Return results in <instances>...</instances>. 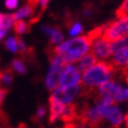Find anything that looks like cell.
Wrapping results in <instances>:
<instances>
[{"mask_svg": "<svg viewBox=\"0 0 128 128\" xmlns=\"http://www.w3.org/2000/svg\"><path fill=\"white\" fill-rule=\"evenodd\" d=\"M102 34L110 42L128 36V13L119 14L114 21L102 28Z\"/></svg>", "mask_w": 128, "mask_h": 128, "instance_id": "cell-5", "label": "cell"}, {"mask_svg": "<svg viewBox=\"0 0 128 128\" xmlns=\"http://www.w3.org/2000/svg\"><path fill=\"white\" fill-rule=\"evenodd\" d=\"M92 39L89 35H81L78 38H70L64 42L55 46L54 54L59 55L65 64H76V62L90 53Z\"/></svg>", "mask_w": 128, "mask_h": 128, "instance_id": "cell-1", "label": "cell"}, {"mask_svg": "<svg viewBox=\"0 0 128 128\" xmlns=\"http://www.w3.org/2000/svg\"><path fill=\"white\" fill-rule=\"evenodd\" d=\"M34 14V8L32 5H25L19 10H16V13L13 14V19L14 21H25L26 19H30L31 16Z\"/></svg>", "mask_w": 128, "mask_h": 128, "instance_id": "cell-14", "label": "cell"}, {"mask_svg": "<svg viewBox=\"0 0 128 128\" xmlns=\"http://www.w3.org/2000/svg\"><path fill=\"white\" fill-rule=\"evenodd\" d=\"M81 78L82 73L80 72L76 65L67 64L64 67L59 87L61 88H74V87H81Z\"/></svg>", "mask_w": 128, "mask_h": 128, "instance_id": "cell-10", "label": "cell"}, {"mask_svg": "<svg viewBox=\"0 0 128 128\" xmlns=\"http://www.w3.org/2000/svg\"><path fill=\"white\" fill-rule=\"evenodd\" d=\"M19 6V0H5V7L10 11H14Z\"/></svg>", "mask_w": 128, "mask_h": 128, "instance_id": "cell-20", "label": "cell"}, {"mask_svg": "<svg viewBox=\"0 0 128 128\" xmlns=\"http://www.w3.org/2000/svg\"><path fill=\"white\" fill-rule=\"evenodd\" d=\"M110 64L113 67L128 70V36L112 41Z\"/></svg>", "mask_w": 128, "mask_h": 128, "instance_id": "cell-6", "label": "cell"}, {"mask_svg": "<svg viewBox=\"0 0 128 128\" xmlns=\"http://www.w3.org/2000/svg\"><path fill=\"white\" fill-rule=\"evenodd\" d=\"M65 65L66 64L64 62V60L59 55L54 54L52 56L46 76H45V86H46V88L48 90L53 92L54 89H56L59 87V82H60V78H61Z\"/></svg>", "mask_w": 128, "mask_h": 128, "instance_id": "cell-7", "label": "cell"}, {"mask_svg": "<svg viewBox=\"0 0 128 128\" xmlns=\"http://www.w3.org/2000/svg\"><path fill=\"white\" fill-rule=\"evenodd\" d=\"M108 104H110V102L98 98V100L94 102V105L89 106V107L84 109V112L81 114L82 121L86 122L87 124H89V126H96V124H99L101 121H104V118H102L104 109H105V107Z\"/></svg>", "mask_w": 128, "mask_h": 128, "instance_id": "cell-8", "label": "cell"}, {"mask_svg": "<svg viewBox=\"0 0 128 128\" xmlns=\"http://www.w3.org/2000/svg\"><path fill=\"white\" fill-rule=\"evenodd\" d=\"M18 42H19V50L20 52H26V50H27V45H26V42H25L22 39H19Z\"/></svg>", "mask_w": 128, "mask_h": 128, "instance_id": "cell-26", "label": "cell"}, {"mask_svg": "<svg viewBox=\"0 0 128 128\" xmlns=\"http://www.w3.org/2000/svg\"><path fill=\"white\" fill-rule=\"evenodd\" d=\"M75 116L73 106H65L61 102L50 98V122L54 124L59 120L70 121Z\"/></svg>", "mask_w": 128, "mask_h": 128, "instance_id": "cell-9", "label": "cell"}, {"mask_svg": "<svg viewBox=\"0 0 128 128\" xmlns=\"http://www.w3.org/2000/svg\"><path fill=\"white\" fill-rule=\"evenodd\" d=\"M96 61L98 60L94 58V55L92 54V53H89V54H86L85 56H82L75 65H76V67H78L79 70H80V72L82 73V72L87 70L88 68H90L93 65H95Z\"/></svg>", "mask_w": 128, "mask_h": 128, "instance_id": "cell-15", "label": "cell"}, {"mask_svg": "<svg viewBox=\"0 0 128 128\" xmlns=\"http://www.w3.org/2000/svg\"><path fill=\"white\" fill-rule=\"evenodd\" d=\"M92 39L90 53L98 61H108L112 58V42L102 34V30H98L89 34Z\"/></svg>", "mask_w": 128, "mask_h": 128, "instance_id": "cell-4", "label": "cell"}, {"mask_svg": "<svg viewBox=\"0 0 128 128\" xmlns=\"http://www.w3.org/2000/svg\"><path fill=\"white\" fill-rule=\"evenodd\" d=\"M98 95L100 99H104L110 104H126L128 102V82H121L112 79L98 89Z\"/></svg>", "mask_w": 128, "mask_h": 128, "instance_id": "cell-3", "label": "cell"}, {"mask_svg": "<svg viewBox=\"0 0 128 128\" xmlns=\"http://www.w3.org/2000/svg\"><path fill=\"white\" fill-rule=\"evenodd\" d=\"M41 31L45 35L48 36L50 44L54 45V46H58L61 42L65 41V34L64 32L58 27H53V26H50V25H42L41 26Z\"/></svg>", "mask_w": 128, "mask_h": 128, "instance_id": "cell-13", "label": "cell"}, {"mask_svg": "<svg viewBox=\"0 0 128 128\" xmlns=\"http://www.w3.org/2000/svg\"><path fill=\"white\" fill-rule=\"evenodd\" d=\"M127 76H128V70H127Z\"/></svg>", "mask_w": 128, "mask_h": 128, "instance_id": "cell-33", "label": "cell"}, {"mask_svg": "<svg viewBox=\"0 0 128 128\" xmlns=\"http://www.w3.org/2000/svg\"><path fill=\"white\" fill-rule=\"evenodd\" d=\"M5 95H6V90L5 89H0V106H1L2 101H4Z\"/></svg>", "mask_w": 128, "mask_h": 128, "instance_id": "cell-27", "label": "cell"}, {"mask_svg": "<svg viewBox=\"0 0 128 128\" xmlns=\"http://www.w3.org/2000/svg\"><path fill=\"white\" fill-rule=\"evenodd\" d=\"M28 30V25L26 21H16V25H14V31H16V34L22 35L25 34Z\"/></svg>", "mask_w": 128, "mask_h": 128, "instance_id": "cell-19", "label": "cell"}, {"mask_svg": "<svg viewBox=\"0 0 128 128\" xmlns=\"http://www.w3.org/2000/svg\"><path fill=\"white\" fill-rule=\"evenodd\" d=\"M126 109H127V113H128V102H127V108H126Z\"/></svg>", "mask_w": 128, "mask_h": 128, "instance_id": "cell-32", "label": "cell"}, {"mask_svg": "<svg viewBox=\"0 0 128 128\" xmlns=\"http://www.w3.org/2000/svg\"><path fill=\"white\" fill-rule=\"evenodd\" d=\"M124 128H128V113H126V119H124Z\"/></svg>", "mask_w": 128, "mask_h": 128, "instance_id": "cell-29", "label": "cell"}, {"mask_svg": "<svg viewBox=\"0 0 128 128\" xmlns=\"http://www.w3.org/2000/svg\"><path fill=\"white\" fill-rule=\"evenodd\" d=\"M50 0H35L36 5H38L40 8H46L47 5L50 4Z\"/></svg>", "mask_w": 128, "mask_h": 128, "instance_id": "cell-25", "label": "cell"}, {"mask_svg": "<svg viewBox=\"0 0 128 128\" xmlns=\"http://www.w3.org/2000/svg\"><path fill=\"white\" fill-rule=\"evenodd\" d=\"M84 14H85L86 16H88L89 14H90V10H89V8H87V10H85V11H84Z\"/></svg>", "mask_w": 128, "mask_h": 128, "instance_id": "cell-30", "label": "cell"}, {"mask_svg": "<svg viewBox=\"0 0 128 128\" xmlns=\"http://www.w3.org/2000/svg\"><path fill=\"white\" fill-rule=\"evenodd\" d=\"M12 70L19 74H25L26 70H27V67H26V64H25L22 60L14 59V60L12 61Z\"/></svg>", "mask_w": 128, "mask_h": 128, "instance_id": "cell-18", "label": "cell"}, {"mask_svg": "<svg viewBox=\"0 0 128 128\" xmlns=\"http://www.w3.org/2000/svg\"><path fill=\"white\" fill-rule=\"evenodd\" d=\"M114 79V67L108 61H96L95 65L82 72L81 86L87 89H99Z\"/></svg>", "mask_w": 128, "mask_h": 128, "instance_id": "cell-2", "label": "cell"}, {"mask_svg": "<svg viewBox=\"0 0 128 128\" xmlns=\"http://www.w3.org/2000/svg\"><path fill=\"white\" fill-rule=\"evenodd\" d=\"M64 128H90L89 124H87L86 122L81 121V122H78V124H67Z\"/></svg>", "mask_w": 128, "mask_h": 128, "instance_id": "cell-22", "label": "cell"}, {"mask_svg": "<svg viewBox=\"0 0 128 128\" xmlns=\"http://www.w3.org/2000/svg\"><path fill=\"white\" fill-rule=\"evenodd\" d=\"M102 118L112 128H121L124 124L126 113L120 105L108 104L104 109Z\"/></svg>", "mask_w": 128, "mask_h": 128, "instance_id": "cell-11", "label": "cell"}, {"mask_svg": "<svg viewBox=\"0 0 128 128\" xmlns=\"http://www.w3.org/2000/svg\"><path fill=\"white\" fill-rule=\"evenodd\" d=\"M18 38L16 36H7L5 40V47L8 52L11 53H18L19 52V42H18Z\"/></svg>", "mask_w": 128, "mask_h": 128, "instance_id": "cell-17", "label": "cell"}, {"mask_svg": "<svg viewBox=\"0 0 128 128\" xmlns=\"http://www.w3.org/2000/svg\"><path fill=\"white\" fill-rule=\"evenodd\" d=\"M46 115H47V108L46 107H45V106H40V107H38V109H36V114H35L36 119H38V120H42Z\"/></svg>", "mask_w": 128, "mask_h": 128, "instance_id": "cell-21", "label": "cell"}, {"mask_svg": "<svg viewBox=\"0 0 128 128\" xmlns=\"http://www.w3.org/2000/svg\"><path fill=\"white\" fill-rule=\"evenodd\" d=\"M16 128H26V127H25L24 124H21V126H19V127H16Z\"/></svg>", "mask_w": 128, "mask_h": 128, "instance_id": "cell-31", "label": "cell"}, {"mask_svg": "<svg viewBox=\"0 0 128 128\" xmlns=\"http://www.w3.org/2000/svg\"><path fill=\"white\" fill-rule=\"evenodd\" d=\"M121 13H128V0H122L119 8V14Z\"/></svg>", "mask_w": 128, "mask_h": 128, "instance_id": "cell-24", "label": "cell"}, {"mask_svg": "<svg viewBox=\"0 0 128 128\" xmlns=\"http://www.w3.org/2000/svg\"><path fill=\"white\" fill-rule=\"evenodd\" d=\"M84 33V26L80 21H74L70 24V26L68 27V35L70 38H78L81 36Z\"/></svg>", "mask_w": 128, "mask_h": 128, "instance_id": "cell-16", "label": "cell"}, {"mask_svg": "<svg viewBox=\"0 0 128 128\" xmlns=\"http://www.w3.org/2000/svg\"><path fill=\"white\" fill-rule=\"evenodd\" d=\"M82 86L81 87H74V88H61L58 87L56 89H54L50 98L54 100L61 102L62 105L65 106H73L74 101L79 98V95L81 94Z\"/></svg>", "mask_w": 128, "mask_h": 128, "instance_id": "cell-12", "label": "cell"}, {"mask_svg": "<svg viewBox=\"0 0 128 128\" xmlns=\"http://www.w3.org/2000/svg\"><path fill=\"white\" fill-rule=\"evenodd\" d=\"M0 80H1V82L5 84V85H10L12 81V74L8 73V72H5V73H2L0 75Z\"/></svg>", "mask_w": 128, "mask_h": 128, "instance_id": "cell-23", "label": "cell"}, {"mask_svg": "<svg viewBox=\"0 0 128 128\" xmlns=\"http://www.w3.org/2000/svg\"><path fill=\"white\" fill-rule=\"evenodd\" d=\"M6 35H7V32L0 28V41H1V40H4L5 38H6Z\"/></svg>", "mask_w": 128, "mask_h": 128, "instance_id": "cell-28", "label": "cell"}]
</instances>
